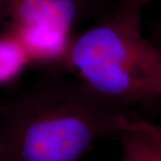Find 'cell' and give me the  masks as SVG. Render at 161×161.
I'll use <instances>...</instances> for the list:
<instances>
[{
    "mask_svg": "<svg viewBox=\"0 0 161 161\" xmlns=\"http://www.w3.org/2000/svg\"><path fill=\"white\" fill-rule=\"evenodd\" d=\"M4 13H5V5L2 1H0V21L4 20Z\"/></svg>",
    "mask_w": 161,
    "mask_h": 161,
    "instance_id": "8",
    "label": "cell"
},
{
    "mask_svg": "<svg viewBox=\"0 0 161 161\" xmlns=\"http://www.w3.org/2000/svg\"><path fill=\"white\" fill-rule=\"evenodd\" d=\"M0 1H2V2H3V3H4V5H5V4H6V0H0Z\"/></svg>",
    "mask_w": 161,
    "mask_h": 161,
    "instance_id": "9",
    "label": "cell"
},
{
    "mask_svg": "<svg viewBox=\"0 0 161 161\" xmlns=\"http://www.w3.org/2000/svg\"><path fill=\"white\" fill-rule=\"evenodd\" d=\"M64 70L99 98L126 109L161 97V51L142 33V15L117 6L75 35Z\"/></svg>",
    "mask_w": 161,
    "mask_h": 161,
    "instance_id": "2",
    "label": "cell"
},
{
    "mask_svg": "<svg viewBox=\"0 0 161 161\" xmlns=\"http://www.w3.org/2000/svg\"><path fill=\"white\" fill-rule=\"evenodd\" d=\"M153 33H154L156 39H158V40L161 41V20L155 23Z\"/></svg>",
    "mask_w": 161,
    "mask_h": 161,
    "instance_id": "7",
    "label": "cell"
},
{
    "mask_svg": "<svg viewBox=\"0 0 161 161\" xmlns=\"http://www.w3.org/2000/svg\"><path fill=\"white\" fill-rule=\"evenodd\" d=\"M157 0H120L118 7L123 11L133 14L142 15V11L144 6Z\"/></svg>",
    "mask_w": 161,
    "mask_h": 161,
    "instance_id": "6",
    "label": "cell"
},
{
    "mask_svg": "<svg viewBox=\"0 0 161 161\" xmlns=\"http://www.w3.org/2000/svg\"><path fill=\"white\" fill-rule=\"evenodd\" d=\"M115 138L121 145L120 161H161V124L126 112Z\"/></svg>",
    "mask_w": 161,
    "mask_h": 161,
    "instance_id": "4",
    "label": "cell"
},
{
    "mask_svg": "<svg viewBox=\"0 0 161 161\" xmlns=\"http://www.w3.org/2000/svg\"><path fill=\"white\" fill-rule=\"evenodd\" d=\"M29 56L17 37L4 28L0 32V88L9 86L31 66Z\"/></svg>",
    "mask_w": 161,
    "mask_h": 161,
    "instance_id": "5",
    "label": "cell"
},
{
    "mask_svg": "<svg viewBox=\"0 0 161 161\" xmlns=\"http://www.w3.org/2000/svg\"><path fill=\"white\" fill-rule=\"evenodd\" d=\"M112 9V8H111ZM108 0H6V26L31 24L75 35V28L111 10Z\"/></svg>",
    "mask_w": 161,
    "mask_h": 161,
    "instance_id": "3",
    "label": "cell"
},
{
    "mask_svg": "<svg viewBox=\"0 0 161 161\" xmlns=\"http://www.w3.org/2000/svg\"><path fill=\"white\" fill-rule=\"evenodd\" d=\"M126 112L50 71L0 104V161H80Z\"/></svg>",
    "mask_w": 161,
    "mask_h": 161,
    "instance_id": "1",
    "label": "cell"
}]
</instances>
